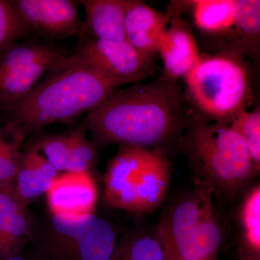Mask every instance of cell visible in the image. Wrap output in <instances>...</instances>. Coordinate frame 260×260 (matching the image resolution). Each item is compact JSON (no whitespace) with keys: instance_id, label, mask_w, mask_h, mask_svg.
<instances>
[{"instance_id":"6da1fadb","label":"cell","mask_w":260,"mask_h":260,"mask_svg":"<svg viewBox=\"0 0 260 260\" xmlns=\"http://www.w3.org/2000/svg\"><path fill=\"white\" fill-rule=\"evenodd\" d=\"M83 120L98 149L110 145L162 149L179 141L188 114L177 81L162 74L149 83L118 89Z\"/></svg>"},{"instance_id":"7a4b0ae2","label":"cell","mask_w":260,"mask_h":260,"mask_svg":"<svg viewBox=\"0 0 260 260\" xmlns=\"http://www.w3.org/2000/svg\"><path fill=\"white\" fill-rule=\"evenodd\" d=\"M121 86L93 67L76 59L71 66L47 75L26 96L3 109L4 124L27 138L54 123L75 122Z\"/></svg>"},{"instance_id":"3957f363","label":"cell","mask_w":260,"mask_h":260,"mask_svg":"<svg viewBox=\"0 0 260 260\" xmlns=\"http://www.w3.org/2000/svg\"><path fill=\"white\" fill-rule=\"evenodd\" d=\"M195 181L213 194L230 199L258 172L244 140L228 124L206 120L194 112L179 141Z\"/></svg>"},{"instance_id":"277c9868","label":"cell","mask_w":260,"mask_h":260,"mask_svg":"<svg viewBox=\"0 0 260 260\" xmlns=\"http://www.w3.org/2000/svg\"><path fill=\"white\" fill-rule=\"evenodd\" d=\"M184 79L194 114L206 120L229 124L252 102L250 74L234 51L201 54Z\"/></svg>"},{"instance_id":"5b68a950","label":"cell","mask_w":260,"mask_h":260,"mask_svg":"<svg viewBox=\"0 0 260 260\" xmlns=\"http://www.w3.org/2000/svg\"><path fill=\"white\" fill-rule=\"evenodd\" d=\"M117 242L112 224L94 213L31 217L28 244L41 260H111Z\"/></svg>"},{"instance_id":"8992f818","label":"cell","mask_w":260,"mask_h":260,"mask_svg":"<svg viewBox=\"0 0 260 260\" xmlns=\"http://www.w3.org/2000/svg\"><path fill=\"white\" fill-rule=\"evenodd\" d=\"M75 61L72 54L42 43L10 44L0 52V109L21 100L47 75Z\"/></svg>"},{"instance_id":"52a82bcc","label":"cell","mask_w":260,"mask_h":260,"mask_svg":"<svg viewBox=\"0 0 260 260\" xmlns=\"http://www.w3.org/2000/svg\"><path fill=\"white\" fill-rule=\"evenodd\" d=\"M213 195L207 186L195 181L194 191L174 201L164 211L153 232L167 260H181L200 222L215 210Z\"/></svg>"},{"instance_id":"ba28073f","label":"cell","mask_w":260,"mask_h":260,"mask_svg":"<svg viewBox=\"0 0 260 260\" xmlns=\"http://www.w3.org/2000/svg\"><path fill=\"white\" fill-rule=\"evenodd\" d=\"M81 39L72 54L73 57L122 85L139 83L155 72L153 61L143 57L126 40L111 42L90 37Z\"/></svg>"},{"instance_id":"9c48e42d","label":"cell","mask_w":260,"mask_h":260,"mask_svg":"<svg viewBox=\"0 0 260 260\" xmlns=\"http://www.w3.org/2000/svg\"><path fill=\"white\" fill-rule=\"evenodd\" d=\"M26 31L53 39L77 36L88 37L78 12L79 2L73 0L11 1Z\"/></svg>"},{"instance_id":"30bf717a","label":"cell","mask_w":260,"mask_h":260,"mask_svg":"<svg viewBox=\"0 0 260 260\" xmlns=\"http://www.w3.org/2000/svg\"><path fill=\"white\" fill-rule=\"evenodd\" d=\"M151 150L137 145H121L104 174L103 200L106 205L134 213L137 187Z\"/></svg>"},{"instance_id":"8fae6325","label":"cell","mask_w":260,"mask_h":260,"mask_svg":"<svg viewBox=\"0 0 260 260\" xmlns=\"http://www.w3.org/2000/svg\"><path fill=\"white\" fill-rule=\"evenodd\" d=\"M170 20L169 11L162 13L144 2L127 0L124 17L126 41L143 57L153 61Z\"/></svg>"},{"instance_id":"7c38bea8","label":"cell","mask_w":260,"mask_h":260,"mask_svg":"<svg viewBox=\"0 0 260 260\" xmlns=\"http://www.w3.org/2000/svg\"><path fill=\"white\" fill-rule=\"evenodd\" d=\"M169 12L170 23L160 41L158 53L164 64V74L177 81L190 73L201 54L189 24L175 9Z\"/></svg>"},{"instance_id":"4fadbf2b","label":"cell","mask_w":260,"mask_h":260,"mask_svg":"<svg viewBox=\"0 0 260 260\" xmlns=\"http://www.w3.org/2000/svg\"><path fill=\"white\" fill-rule=\"evenodd\" d=\"M93 177L86 173L59 174L46 194L49 213L75 215L93 213L98 190Z\"/></svg>"},{"instance_id":"5bb4252c","label":"cell","mask_w":260,"mask_h":260,"mask_svg":"<svg viewBox=\"0 0 260 260\" xmlns=\"http://www.w3.org/2000/svg\"><path fill=\"white\" fill-rule=\"evenodd\" d=\"M31 216L13 184L0 186V260L23 250L30 240Z\"/></svg>"},{"instance_id":"9a60e30c","label":"cell","mask_w":260,"mask_h":260,"mask_svg":"<svg viewBox=\"0 0 260 260\" xmlns=\"http://www.w3.org/2000/svg\"><path fill=\"white\" fill-rule=\"evenodd\" d=\"M59 174L37 148L27 145L13 183L17 198L28 207L34 200L47 194Z\"/></svg>"},{"instance_id":"2e32d148","label":"cell","mask_w":260,"mask_h":260,"mask_svg":"<svg viewBox=\"0 0 260 260\" xmlns=\"http://www.w3.org/2000/svg\"><path fill=\"white\" fill-rule=\"evenodd\" d=\"M172 177V166L165 150L153 148L135 193L134 213L158 209L165 200Z\"/></svg>"},{"instance_id":"e0dca14e","label":"cell","mask_w":260,"mask_h":260,"mask_svg":"<svg viewBox=\"0 0 260 260\" xmlns=\"http://www.w3.org/2000/svg\"><path fill=\"white\" fill-rule=\"evenodd\" d=\"M86 14L85 24L88 37L98 40L122 42L127 0H81Z\"/></svg>"},{"instance_id":"ac0fdd59","label":"cell","mask_w":260,"mask_h":260,"mask_svg":"<svg viewBox=\"0 0 260 260\" xmlns=\"http://www.w3.org/2000/svg\"><path fill=\"white\" fill-rule=\"evenodd\" d=\"M240 237L238 260H260V186L248 190L239 213Z\"/></svg>"},{"instance_id":"d6986e66","label":"cell","mask_w":260,"mask_h":260,"mask_svg":"<svg viewBox=\"0 0 260 260\" xmlns=\"http://www.w3.org/2000/svg\"><path fill=\"white\" fill-rule=\"evenodd\" d=\"M190 6L193 20L200 30L211 34L232 31L237 16L235 0H192Z\"/></svg>"},{"instance_id":"ffe728a7","label":"cell","mask_w":260,"mask_h":260,"mask_svg":"<svg viewBox=\"0 0 260 260\" xmlns=\"http://www.w3.org/2000/svg\"><path fill=\"white\" fill-rule=\"evenodd\" d=\"M223 242V231L215 210L199 224L183 253L181 260H214Z\"/></svg>"},{"instance_id":"44dd1931","label":"cell","mask_w":260,"mask_h":260,"mask_svg":"<svg viewBox=\"0 0 260 260\" xmlns=\"http://www.w3.org/2000/svg\"><path fill=\"white\" fill-rule=\"evenodd\" d=\"M111 260H167L154 232L133 230L118 241Z\"/></svg>"},{"instance_id":"7402d4cb","label":"cell","mask_w":260,"mask_h":260,"mask_svg":"<svg viewBox=\"0 0 260 260\" xmlns=\"http://www.w3.org/2000/svg\"><path fill=\"white\" fill-rule=\"evenodd\" d=\"M237 8L235 25L237 45L232 50L241 54L243 51H256L259 43V0H235Z\"/></svg>"},{"instance_id":"603a6c76","label":"cell","mask_w":260,"mask_h":260,"mask_svg":"<svg viewBox=\"0 0 260 260\" xmlns=\"http://www.w3.org/2000/svg\"><path fill=\"white\" fill-rule=\"evenodd\" d=\"M86 123L82 121L70 129V151L65 173H86L93 175L99 161V149L89 140Z\"/></svg>"},{"instance_id":"cb8c5ba5","label":"cell","mask_w":260,"mask_h":260,"mask_svg":"<svg viewBox=\"0 0 260 260\" xmlns=\"http://www.w3.org/2000/svg\"><path fill=\"white\" fill-rule=\"evenodd\" d=\"M25 137L8 124H0V186L14 183Z\"/></svg>"},{"instance_id":"d4e9b609","label":"cell","mask_w":260,"mask_h":260,"mask_svg":"<svg viewBox=\"0 0 260 260\" xmlns=\"http://www.w3.org/2000/svg\"><path fill=\"white\" fill-rule=\"evenodd\" d=\"M229 126L244 140L256 170L260 169V109L246 110L239 114Z\"/></svg>"},{"instance_id":"484cf974","label":"cell","mask_w":260,"mask_h":260,"mask_svg":"<svg viewBox=\"0 0 260 260\" xmlns=\"http://www.w3.org/2000/svg\"><path fill=\"white\" fill-rule=\"evenodd\" d=\"M28 144L37 148L59 174L66 172L70 151L69 131L61 134L44 135Z\"/></svg>"},{"instance_id":"4316f807","label":"cell","mask_w":260,"mask_h":260,"mask_svg":"<svg viewBox=\"0 0 260 260\" xmlns=\"http://www.w3.org/2000/svg\"><path fill=\"white\" fill-rule=\"evenodd\" d=\"M26 32L11 1L0 0V52Z\"/></svg>"},{"instance_id":"83f0119b","label":"cell","mask_w":260,"mask_h":260,"mask_svg":"<svg viewBox=\"0 0 260 260\" xmlns=\"http://www.w3.org/2000/svg\"><path fill=\"white\" fill-rule=\"evenodd\" d=\"M5 260H41L30 249H26V247L18 252V254L10 256Z\"/></svg>"},{"instance_id":"f1b7e54d","label":"cell","mask_w":260,"mask_h":260,"mask_svg":"<svg viewBox=\"0 0 260 260\" xmlns=\"http://www.w3.org/2000/svg\"><path fill=\"white\" fill-rule=\"evenodd\" d=\"M214 260H218V259H214Z\"/></svg>"}]
</instances>
